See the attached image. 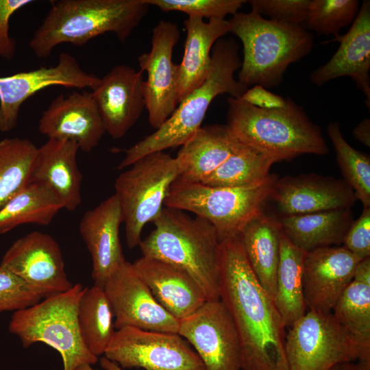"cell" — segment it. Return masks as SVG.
Instances as JSON below:
<instances>
[{
  "label": "cell",
  "instance_id": "obj_1",
  "mask_svg": "<svg viewBox=\"0 0 370 370\" xmlns=\"http://www.w3.org/2000/svg\"><path fill=\"white\" fill-rule=\"evenodd\" d=\"M219 291L238 334L241 369L288 370L286 327L256 277L239 236L221 242Z\"/></svg>",
  "mask_w": 370,
  "mask_h": 370
},
{
  "label": "cell",
  "instance_id": "obj_2",
  "mask_svg": "<svg viewBox=\"0 0 370 370\" xmlns=\"http://www.w3.org/2000/svg\"><path fill=\"white\" fill-rule=\"evenodd\" d=\"M29 43L40 59L63 43L81 47L101 34L114 33L125 42L147 14L145 0H56Z\"/></svg>",
  "mask_w": 370,
  "mask_h": 370
},
{
  "label": "cell",
  "instance_id": "obj_3",
  "mask_svg": "<svg viewBox=\"0 0 370 370\" xmlns=\"http://www.w3.org/2000/svg\"><path fill=\"white\" fill-rule=\"evenodd\" d=\"M211 52L210 69L203 83L178 103L159 128L125 151L118 169L130 166L149 153L182 146L201 127L217 96L226 93L241 98L248 89L234 76L241 66L236 40L221 38L214 43Z\"/></svg>",
  "mask_w": 370,
  "mask_h": 370
},
{
  "label": "cell",
  "instance_id": "obj_4",
  "mask_svg": "<svg viewBox=\"0 0 370 370\" xmlns=\"http://www.w3.org/2000/svg\"><path fill=\"white\" fill-rule=\"evenodd\" d=\"M152 223L155 229L138 245L143 256L182 268L197 282L207 300L220 299L221 242L214 227L204 219L166 207Z\"/></svg>",
  "mask_w": 370,
  "mask_h": 370
},
{
  "label": "cell",
  "instance_id": "obj_5",
  "mask_svg": "<svg viewBox=\"0 0 370 370\" xmlns=\"http://www.w3.org/2000/svg\"><path fill=\"white\" fill-rule=\"evenodd\" d=\"M227 125L242 143L280 161L303 154L325 155L328 147L319 125L291 98L278 109L255 107L241 98L227 99Z\"/></svg>",
  "mask_w": 370,
  "mask_h": 370
},
{
  "label": "cell",
  "instance_id": "obj_6",
  "mask_svg": "<svg viewBox=\"0 0 370 370\" xmlns=\"http://www.w3.org/2000/svg\"><path fill=\"white\" fill-rule=\"evenodd\" d=\"M229 21L230 32L243 45L238 81L248 88L278 86L288 67L313 48L314 36L301 25L267 19L253 11L238 12Z\"/></svg>",
  "mask_w": 370,
  "mask_h": 370
},
{
  "label": "cell",
  "instance_id": "obj_7",
  "mask_svg": "<svg viewBox=\"0 0 370 370\" xmlns=\"http://www.w3.org/2000/svg\"><path fill=\"white\" fill-rule=\"evenodd\" d=\"M84 291L81 284L66 291L45 297L38 303L14 311L9 331L24 347L43 343L59 352L63 370H77L82 365H95L98 357L85 345L79 329L77 308Z\"/></svg>",
  "mask_w": 370,
  "mask_h": 370
},
{
  "label": "cell",
  "instance_id": "obj_8",
  "mask_svg": "<svg viewBox=\"0 0 370 370\" xmlns=\"http://www.w3.org/2000/svg\"><path fill=\"white\" fill-rule=\"evenodd\" d=\"M277 176L254 186L215 187L176 180L164 201L166 208L188 211L209 222L220 242L238 236L246 225L264 212Z\"/></svg>",
  "mask_w": 370,
  "mask_h": 370
},
{
  "label": "cell",
  "instance_id": "obj_9",
  "mask_svg": "<svg viewBox=\"0 0 370 370\" xmlns=\"http://www.w3.org/2000/svg\"><path fill=\"white\" fill-rule=\"evenodd\" d=\"M121 173L114 183L127 247L139 245L144 226L153 222L163 208L180 170L176 158L164 151L145 155Z\"/></svg>",
  "mask_w": 370,
  "mask_h": 370
},
{
  "label": "cell",
  "instance_id": "obj_10",
  "mask_svg": "<svg viewBox=\"0 0 370 370\" xmlns=\"http://www.w3.org/2000/svg\"><path fill=\"white\" fill-rule=\"evenodd\" d=\"M288 370H331L361 358L358 345L332 313L308 310L286 334Z\"/></svg>",
  "mask_w": 370,
  "mask_h": 370
},
{
  "label": "cell",
  "instance_id": "obj_11",
  "mask_svg": "<svg viewBox=\"0 0 370 370\" xmlns=\"http://www.w3.org/2000/svg\"><path fill=\"white\" fill-rule=\"evenodd\" d=\"M103 356L123 369L205 370L196 352L177 333L122 328L114 332Z\"/></svg>",
  "mask_w": 370,
  "mask_h": 370
},
{
  "label": "cell",
  "instance_id": "obj_12",
  "mask_svg": "<svg viewBox=\"0 0 370 370\" xmlns=\"http://www.w3.org/2000/svg\"><path fill=\"white\" fill-rule=\"evenodd\" d=\"M177 334L191 345L205 370H241V351L232 317L221 300H207L178 320Z\"/></svg>",
  "mask_w": 370,
  "mask_h": 370
},
{
  "label": "cell",
  "instance_id": "obj_13",
  "mask_svg": "<svg viewBox=\"0 0 370 370\" xmlns=\"http://www.w3.org/2000/svg\"><path fill=\"white\" fill-rule=\"evenodd\" d=\"M180 37L175 23L160 21L151 33V49L138 57L144 80L145 108L151 127L157 130L178 105L177 64L172 61L173 49Z\"/></svg>",
  "mask_w": 370,
  "mask_h": 370
},
{
  "label": "cell",
  "instance_id": "obj_14",
  "mask_svg": "<svg viewBox=\"0 0 370 370\" xmlns=\"http://www.w3.org/2000/svg\"><path fill=\"white\" fill-rule=\"evenodd\" d=\"M100 78L86 72L72 55L62 52L54 66L0 76V132L16 127L22 104L37 92L49 86L93 89Z\"/></svg>",
  "mask_w": 370,
  "mask_h": 370
},
{
  "label": "cell",
  "instance_id": "obj_15",
  "mask_svg": "<svg viewBox=\"0 0 370 370\" xmlns=\"http://www.w3.org/2000/svg\"><path fill=\"white\" fill-rule=\"evenodd\" d=\"M0 267L17 275L42 298L66 291L73 285L66 275L59 244L38 231L15 241Z\"/></svg>",
  "mask_w": 370,
  "mask_h": 370
},
{
  "label": "cell",
  "instance_id": "obj_16",
  "mask_svg": "<svg viewBox=\"0 0 370 370\" xmlns=\"http://www.w3.org/2000/svg\"><path fill=\"white\" fill-rule=\"evenodd\" d=\"M103 288L111 304L116 330L132 327L177 333L179 321L163 308L125 260L106 280Z\"/></svg>",
  "mask_w": 370,
  "mask_h": 370
},
{
  "label": "cell",
  "instance_id": "obj_17",
  "mask_svg": "<svg viewBox=\"0 0 370 370\" xmlns=\"http://www.w3.org/2000/svg\"><path fill=\"white\" fill-rule=\"evenodd\" d=\"M143 73L118 64L91 90L106 132L114 139L125 136L145 108Z\"/></svg>",
  "mask_w": 370,
  "mask_h": 370
},
{
  "label": "cell",
  "instance_id": "obj_18",
  "mask_svg": "<svg viewBox=\"0 0 370 370\" xmlns=\"http://www.w3.org/2000/svg\"><path fill=\"white\" fill-rule=\"evenodd\" d=\"M269 199L283 217L349 209L357 200L344 180L314 173L277 178Z\"/></svg>",
  "mask_w": 370,
  "mask_h": 370
},
{
  "label": "cell",
  "instance_id": "obj_19",
  "mask_svg": "<svg viewBox=\"0 0 370 370\" xmlns=\"http://www.w3.org/2000/svg\"><path fill=\"white\" fill-rule=\"evenodd\" d=\"M360 260L343 246L324 247L306 252L303 286L307 308L331 313L353 280Z\"/></svg>",
  "mask_w": 370,
  "mask_h": 370
},
{
  "label": "cell",
  "instance_id": "obj_20",
  "mask_svg": "<svg viewBox=\"0 0 370 370\" xmlns=\"http://www.w3.org/2000/svg\"><path fill=\"white\" fill-rule=\"evenodd\" d=\"M39 132L48 139L75 142L79 149L91 152L106 129L91 91H73L53 99L38 121Z\"/></svg>",
  "mask_w": 370,
  "mask_h": 370
},
{
  "label": "cell",
  "instance_id": "obj_21",
  "mask_svg": "<svg viewBox=\"0 0 370 370\" xmlns=\"http://www.w3.org/2000/svg\"><path fill=\"white\" fill-rule=\"evenodd\" d=\"M339 46L331 58L313 71L310 82L321 86L341 77H349L365 95L370 109V1L364 0L348 32L334 38Z\"/></svg>",
  "mask_w": 370,
  "mask_h": 370
},
{
  "label": "cell",
  "instance_id": "obj_22",
  "mask_svg": "<svg viewBox=\"0 0 370 370\" xmlns=\"http://www.w3.org/2000/svg\"><path fill=\"white\" fill-rule=\"evenodd\" d=\"M123 222L115 194L86 211L79 222V233L92 259L94 284L102 288L108 277L126 260L119 237Z\"/></svg>",
  "mask_w": 370,
  "mask_h": 370
},
{
  "label": "cell",
  "instance_id": "obj_23",
  "mask_svg": "<svg viewBox=\"0 0 370 370\" xmlns=\"http://www.w3.org/2000/svg\"><path fill=\"white\" fill-rule=\"evenodd\" d=\"M132 266L157 302L177 320L207 301L197 282L180 267L145 256L135 260Z\"/></svg>",
  "mask_w": 370,
  "mask_h": 370
},
{
  "label": "cell",
  "instance_id": "obj_24",
  "mask_svg": "<svg viewBox=\"0 0 370 370\" xmlns=\"http://www.w3.org/2000/svg\"><path fill=\"white\" fill-rule=\"evenodd\" d=\"M75 142L49 138L38 147L30 181L42 182L58 196L64 208L75 210L82 203V175Z\"/></svg>",
  "mask_w": 370,
  "mask_h": 370
},
{
  "label": "cell",
  "instance_id": "obj_25",
  "mask_svg": "<svg viewBox=\"0 0 370 370\" xmlns=\"http://www.w3.org/2000/svg\"><path fill=\"white\" fill-rule=\"evenodd\" d=\"M186 38L181 63L177 64L178 103L200 86L211 66V51L214 43L230 32L229 20L188 16L184 21Z\"/></svg>",
  "mask_w": 370,
  "mask_h": 370
},
{
  "label": "cell",
  "instance_id": "obj_26",
  "mask_svg": "<svg viewBox=\"0 0 370 370\" xmlns=\"http://www.w3.org/2000/svg\"><path fill=\"white\" fill-rule=\"evenodd\" d=\"M240 144L226 124L201 127L181 146L175 157L180 170L177 180L201 182L216 171Z\"/></svg>",
  "mask_w": 370,
  "mask_h": 370
},
{
  "label": "cell",
  "instance_id": "obj_27",
  "mask_svg": "<svg viewBox=\"0 0 370 370\" xmlns=\"http://www.w3.org/2000/svg\"><path fill=\"white\" fill-rule=\"evenodd\" d=\"M282 231L280 221L263 212L250 221L239 235L256 277L273 300Z\"/></svg>",
  "mask_w": 370,
  "mask_h": 370
},
{
  "label": "cell",
  "instance_id": "obj_28",
  "mask_svg": "<svg viewBox=\"0 0 370 370\" xmlns=\"http://www.w3.org/2000/svg\"><path fill=\"white\" fill-rule=\"evenodd\" d=\"M279 221L285 236L305 252L343 245L354 221L351 208L286 216Z\"/></svg>",
  "mask_w": 370,
  "mask_h": 370
},
{
  "label": "cell",
  "instance_id": "obj_29",
  "mask_svg": "<svg viewBox=\"0 0 370 370\" xmlns=\"http://www.w3.org/2000/svg\"><path fill=\"white\" fill-rule=\"evenodd\" d=\"M306 253L282 231L274 301L286 328L292 326L308 311L303 286Z\"/></svg>",
  "mask_w": 370,
  "mask_h": 370
},
{
  "label": "cell",
  "instance_id": "obj_30",
  "mask_svg": "<svg viewBox=\"0 0 370 370\" xmlns=\"http://www.w3.org/2000/svg\"><path fill=\"white\" fill-rule=\"evenodd\" d=\"M62 208V203L49 187L29 181L0 208V234L26 223L47 225Z\"/></svg>",
  "mask_w": 370,
  "mask_h": 370
},
{
  "label": "cell",
  "instance_id": "obj_31",
  "mask_svg": "<svg viewBox=\"0 0 370 370\" xmlns=\"http://www.w3.org/2000/svg\"><path fill=\"white\" fill-rule=\"evenodd\" d=\"M114 316L103 288L94 284L84 288L77 308L82 340L95 356L103 355L114 332Z\"/></svg>",
  "mask_w": 370,
  "mask_h": 370
},
{
  "label": "cell",
  "instance_id": "obj_32",
  "mask_svg": "<svg viewBox=\"0 0 370 370\" xmlns=\"http://www.w3.org/2000/svg\"><path fill=\"white\" fill-rule=\"evenodd\" d=\"M275 156L241 142L236 151L201 183L215 187L241 188L256 185L269 175Z\"/></svg>",
  "mask_w": 370,
  "mask_h": 370
},
{
  "label": "cell",
  "instance_id": "obj_33",
  "mask_svg": "<svg viewBox=\"0 0 370 370\" xmlns=\"http://www.w3.org/2000/svg\"><path fill=\"white\" fill-rule=\"evenodd\" d=\"M332 313L358 345L360 358H370V285L352 280Z\"/></svg>",
  "mask_w": 370,
  "mask_h": 370
},
{
  "label": "cell",
  "instance_id": "obj_34",
  "mask_svg": "<svg viewBox=\"0 0 370 370\" xmlns=\"http://www.w3.org/2000/svg\"><path fill=\"white\" fill-rule=\"evenodd\" d=\"M37 151L27 138L0 140V208L29 182Z\"/></svg>",
  "mask_w": 370,
  "mask_h": 370
},
{
  "label": "cell",
  "instance_id": "obj_35",
  "mask_svg": "<svg viewBox=\"0 0 370 370\" xmlns=\"http://www.w3.org/2000/svg\"><path fill=\"white\" fill-rule=\"evenodd\" d=\"M327 132L335 149L336 160L345 182L363 207H370V157L353 148L343 136L341 124L331 122Z\"/></svg>",
  "mask_w": 370,
  "mask_h": 370
},
{
  "label": "cell",
  "instance_id": "obj_36",
  "mask_svg": "<svg viewBox=\"0 0 370 370\" xmlns=\"http://www.w3.org/2000/svg\"><path fill=\"white\" fill-rule=\"evenodd\" d=\"M359 6L358 0H311L306 23L317 34L336 38L343 28L353 23Z\"/></svg>",
  "mask_w": 370,
  "mask_h": 370
},
{
  "label": "cell",
  "instance_id": "obj_37",
  "mask_svg": "<svg viewBox=\"0 0 370 370\" xmlns=\"http://www.w3.org/2000/svg\"><path fill=\"white\" fill-rule=\"evenodd\" d=\"M149 5L158 7L162 12L179 11L188 16L201 18L225 19V16H234L245 0H145Z\"/></svg>",
  "mask_w": 370,
  "mask_h": 370
},
{
  "label": "cell",
  "instance_id": "obj_38",
  "mask_svg": "<svg viewBox=\"0 0 370 370\" xmlns=\"http://www.w3.org/2000/svg\"><path fill=\"white\" fill-rule=\"evenodd\" d=\"M42 299L20 278L0 267V313L26 308Z\"/></svg>",
  "mask_w": 370,
  "mask_h": 370
},
{
  "label": "cell",
  "instance_id": "obj_39",
  "mask_svg": "<svg viewBox=\"0 0 370 370\" xmlns=\"http://www.w3.org/2000/svg\"><path fill=\"white\" fill-rule=\"evenodd\" d=\"M311 0H251V10L270 20L289 25L306 23Z\"/></svg>",
  "mask_w": 370,
  "mask_h": 370
},
{
  "label": "cell",
  "instance_id": "obj_40",
  "mask_svg": "<svg viewBox=\"0 0 370 370\" xmlns=\"http://www.w3.org/2000/svg\"><path fill=\"white\" fill-rule=\"evenodd\" d=\"M343 245L360 259L370 257V207H363L359 218L347 230Z\"/></svg>",
  "mask_w": 370,
  "mask_h": 370
},
{
  "label": "cell",
  "instance_id": "obj_41",
  "mask_svg": "<svg viewBox=\"0 0 370 370\" xmlns=\"http://www.w3.org/2000/svg\"><path fill=\"white\" fill-rule=\"evenodd\" d=\"M34 2L32 0H0V58H14L16 43L10 34V21L18 10Z\"/></svg>",
  "mask_w": 370,
  "mask_h": 370
},
{
  "label": "cell",
  "instance_id": "obj_42",
  "mask_svg": "<svg viewBox=\"0 0 370 370\" xmlns=\"http://www.w3.org/2000/svg\"><path fill=\"white\" fill-rule=\"evenodd\" d=\"M241 99L255 107L265 110L281 108L286 103V99L259 85L248 88Z\"/></svg>",
  "mask_w": 370,
  "mask_h": 370
},
{
  "label": "cell",
  "instance_id": "obj_43",
  "mask_svg": "<svg viewBox=\"0 0 370 370\" xmlns=\"http://www.w3.org/2000/svg\"><path fill=\"white\" fill-rule=\"evenodd\" d=\"M353 280L370 285V257L358 262L354 270Z\"/></svg>",
  "mask_w": 370,
  "mask_h": 370
},
{
  "label": "cell",
  "instance_id": "obj_44",
  "mask_svg": "<svg viewBox=\"0 0 370 370\" xmlns=\"http://www.w3.org/2000/svg\"><path fill=\"white\" fill-rule=\"evenodd\" d=\"M353 136L366 147H370V119L365 118L354 129Z\"/></svg>",
  "mask_w": 370,
  "mask_h": 370
},
{
  "label": "cell",
  "instance_id": "obj_45",
  "mask_svg": "<svg viewBox=\"0 0 370 370\" xmlns=\"http://www.w3.org/2000/svg\"><path fill=\"white\" fill-rule=\"evenodd\" d=\"M99 364L101 367L105 370H125L119 366L116 363L110 360L104 356L99 360Z\"/></svg>",
  "mask_w": 370,
  "mask_h": 370
},
{
  "label": "cell",
  "instance_id": "obj_46",
  "mask_svg": "<svg viewBox=\"0 0 370 370\" xmlns=\"http://www.w3.org/2000/svg\"><path fill=\"white\" fill-rule=\"evenodd\" d=\"M354 370H370V358L357 360Z\"/></svg>",
  "mask_w": 370,
  "mask_h": 370
},
{
  "label": "cell",
  "instance_id": "obj_47",
  "mask_svg": "<svg viewBox=\"0 0 370 370\" xmlns=\"http://www.w3.org/2000/svg\"><path fill=\"white\" fill-rule=\"evenodd\" d=\"M355 364L353 362H343L334 366L331 370H354Z\"/></svg>",
  "mask_w": 370,
  "mask_h": 370
},
{
  "label": "cell",
  "instance_id": "obj_48",
  "mask_svg": "<svg viewBox=\"0 0 370 370\" xmlns=\"http://www.w3.org/2000/svg\"><path fill=\"white\" fill-rule=\"evenodd\" d=\"M77 370H96L94 369L91 365L89 364H85L79 366L77 369Z\"/></svg>",
  "mask_w": 370,
  "mask_h": 370
}]
</instances>
